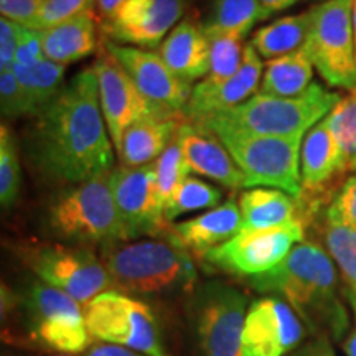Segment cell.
<instances>
[{
  "label": "cell",
  "instance_id": "obj_28",
  "mask_svg": "<svg viewBox=\"0 0 356 356\" xmlns=\"http://www.w3.org/2000/svg\"><path fill=\"white\" fill-rule=\"evenodd\" d=\"M12 70L19 79L20 86L24 88L30 113L35 118L60 95L65 86L63 79L66 66L58 65L47 58L32 66L13 65Z\"/></svg>",
  "mask_w": 356,
  "mask_h": 356
},
{
  "label": "cell",
  "instance_id": "obj_26",
  "mask_svg": "<svg viewBox=\"0 0 356 356\" xmlns=\"http://www.w3.org/2000/svg\"><path fill=\"white\" fill-rule=\"evenodd\" d=\"M310 32V10L287 15L261 26L252 33L249 44L266 60L289 55L299 50L307 42Z\"/></svg>",
  "mask_w": 356,
  "mask_h": 356
},
{
  "label": "cell",
  "instance_id": "obj_36",
  "mask_svg": "<svg viewBox=\"0 0 356 356\" xmlns=\"http://www.w3.org/2000/svg\"><path fill=\"white\" fill-rule=\"evenodd\" d=\"M0 108L2 114L8 119L32 115L24 88L20 86L13 70L0 73Z\"/></svg>",
  "mask_w": 356,
  "mask_h": 356
},
{
  "label": "cell",
  "instance_id": "obj_27",
  "mask_svg": "<svg viewBox=\"0 0 356 356\" xmlns=\"http://www.w3.org/2000/svg\"><path fill=\"white\" fill-rule=\"evenodd\" d=\"M24 305L26 328L58 318H84L81 304L60 289L48 286L43 280H33L25 293L19 297Z\"/></svg>",
  "mask_w": 356,
  "mask_h": 356
},
{
  "label": "cell",
  "instance_id": "obj_37",
  "mask_svg": "<svg viewBox=\"0 0 356 356\" xmlns=\"http://www.w3.org/2000/svg\"><path fill=\"white\" fill-rule=\"evenodd\" d=\"M327 211L356 229V173L341 181Z\"/></svg>",
  "mask_w": 356,
  "mask_h": 356
},
{
  "label": "cell",
  "instance_id": "obj_8",
  "mask_svg": "<svg viewBox=\"0 0 356 356\" xmlns=\"http://www.w3.org/2000/svg\"><path fill=\"white\" fill-rule=\"evenodd\" d=\"M89 335L147 356H168L154 310L131 296L109 291L84 305Z\"/></svg>",
  "mask_w": 356,
  "mask_h": 356
},
{
  "label": "cell",
  "instance_id": "obj_14",
  "mask_svg": "<svg viewBox=\"0 0 356 356\" xmlns=\"http://www.w3.org/2000/svg\"><path fill=\"white\" fill-rule=\"evenodd\" d=\"M185 0H121L108 19L101 20L102 37L137 48L160 47L184 15Z\"/></svg>",
  "mask_w": 356,
  "mask_h": 356
},
{
  "label": "cell",
  "instance_id": "obj_21",
  "mask_svg": "<svg viewBox=\"0 0 356 356\" xmlns=\"http://www.w3.org/2000/svg\"><path fill=\"white\" fill-rule=\"evenodd\" d=\"M184 115L154 114L134 122L124 132L121 144L115 149L122 167L149 165L167 150L175 139Z\"/></svg>",
  "mask_w": 356,
  "mask_h": 356
},
{
  "label": "cell",
  "instance_id": "obj_42",
  "mask_svg": "<svg viewBox=\"0 0 356 356\" xmlns=\"http://www.w3.org/2000/svg\"><path fill=\"white\" fill-rule=\"evenodd\" d=\"M296 356H337V355L332 348L330 341H328L325 337H320L315 341H312V343L304 346L299 353H296Z\"/></svg>",
  "mask_w": 356,
  "mask_h": 356
},
{
  "label": "cell",
  "instance_id": "obj_19",
  "mask_svg": "<svg viewBox=\"0 0 356 356\" xmlns=\"http://www.w3.org/2000/svg\"><path fill=\"white\" fill-rule=\"evenodd\" d=\"M210 38L203 24L186 17L159 47V55L178 78L191 84L210 71Z\"/></svg>",
  "mask_w": 356,
  "mask_h": 356
},
{
  "label": "cell",
  "instance_id": "obj_20",
  "mask_svg": "<svg viewBox=\"0 0 356 356\" xmlns=\"http://www.w3.org/2000/svg\"><path fill=\"white\" fill-rule=\"evenodd\" d=\"M243 231V216L239 204L229 198L220 207L211 208L197 218L173 225L170 236L186 251L204 256Z\"/></svg>",
  "mask_w": 356,
  "mask_h": 356
},
{
  "label": "cell",
  "instance_id": "obj_9",
  "mask_svg": "<svg viewBox=\"0 0 356 356\" xmlns=\"http://www.w3.org/2000/svg\"><path fill=\"white\" fill-rule=\"evenodd\" d=\"M24 259L48 286H53L88 305L101 293L113 289V280L91 249L65 244H35L25 249Z\"/></svg>",
  "mask_w": 356,
  "mask_h": 356
},
{
  "label": "cell",
  "instance_id": "obj_39",
  "mask_svg": "<svg viewBox=\"0 0 356 356\" xmlns=\"http://www.w3.org/2000/svg\"><path fill=\"white\" fill-rule=\"evenodd\" d=\"M43 3L44 0H0V13L3 19L32 26Z\"/></svg>",
  "mask_w": 356,
  "mask_h": 356
},
{
  "label": "cell",
  "instance_id": "obj_2",
  "mask_svg": "<svg viewBox=\"0 0 356 356\" xmlns=\"http://www.w3.org/2000/svg\"><path fill=\"white\" fill-rule=\"evenodd\" d=\"M249 284L259 292L284 297L307 327L322 337L340 338L348 328L333 259L317 243L297 244L279 266L249 277Z\"/></svg>",
  "mask_w": 356,
  "mask_h": 356
},
{
  "label": "cell",
  "instance_id": "obj_11",
  "mask_svg": "<svg viewBox=\"0 0 356 356\" xmlns=\"http://www.w3.org/2000/svg\"><path fill=\"white\" fill-rule=\"evenodd\" d=\"M304 238L305 225L297 220L269 229L241 231L203 257L228 274L254 277L279 266Z\"/></svg>",
  "mask_w": 356,
  "mask_h": 356
},
{
  "label": "cell",
  "instance_id": "obj_34",
  "mask_svg": "<svg viewBox=\"0 0 356 356\" xmlns=\"http://www.w3.org/2000/svg\"><path fill=\"white\" fill-rule=\"evenodd\" d=\"M155 168H157L160 197H162L163 207H165V202L170 198L173 190H175L178 184L184 181L191 172L177 136L175 139L172 140V144L167 147L165 152L155 160Z\"/></svg>",
  "mask_w": 356,
  "mask_h": 356
},
{
  "label": "cell",
  "instance_id": "obj_40",
  "mask_svg": "<svg viewBox=\"0 0 356 356\" xmlns=\"http://www.w3.org/2000/svg\"><path fill=\"white\" fill-rule=\"evenodd\" d=\"M42 60H44L43 32L42 30H35V29H30V26H25L24 38H22L19 50H17L15 65L32 66V65H37L38 61Z\"/></svg>",
  "mask_w": 356,
  "mask_h": 356
},
{
  "label": "cell",
  "instance_id": "obj_5",
  "mask_svg": "<svg viewBox=\"0 0 356 356\" xmlns=\"http://www.w3.org/2000/svg\"><path fill=\"white\" fill-rule=\"evenodd\" d=\"M51 234L79 246L127 241L111 191L109 173L65 190L53 200L47 213Z\"/></svg>",
  "mask_w": 356,
  "mask_h": 356
},
{
  "label": "cell",
  "instance_id": "obj_24",
  "mask_svg": "<svg viewBox=\"0 0 356 356\" xmlns=\"http://www.w3.org/2000/svg\"><path fill=\"white\" fill-rule=\"evenodd\" d=\"M322 238L325 251L337 262L348 287L351 304H356V229L346 225L323 208L310 222Z\"/></svg>",
  "mask_w": 356,
  "mask_h": 356
},
{
  "label": "cell",
  "instance_id": "obj_46",
  "mask_svg": "<svg viewBox=\"0 0 356 356\" xmlns=\"http://www.w3.org/2000/svg\"><path fill=\"white\" fill-rule=\"evenodd\" d=\"M58 356H71V355H58Z\"/></svg>",
  "mask_w": 356,
  "mask_h": 356
},
{
  "label": "cell",
  "instance_id": "obj_16",
  "mask_svg": "<svg viewBox=\"0 0 356 356\" xmlns=\"http://www.w3.org/2000/svg\"><path fill=\"white\" fill-rule=\"evenodd\" d=\"M304 333V325L286 300H254L244 325L243 356H284L300 343Z\"/></svg>",
  "mask_w": 356,
  "mask_h": 356
},
{
  "label": "cell",
  "instance_id": "obj_13",
  "mask_svg": "<svg viewBox=\"0 0 356 356\" xmlns=\"http://www.w3.org/2000/svg\"><path fill=\"white\" fill-rule=\"evenodd\" d=\"M92 68H95L97 86H99L101 111L115 149L121 144L124 132L134 122L140 121L147 115L175 114L159 108L147 99L134 84L131 76L124 71L122 66L102 47V43Z\"/></svg>",
  "mask_w": 356,
  "mask_h": 356
},
{
  "label": "cell",
  "instance_id": "obj_17",
  "mask_svg": "<svg viewBox=\"0 0 356 356\" xmlns=\"http://www.w3.org/2000/svg\"><path fill=\"white\" fill-rule=\"evenodd\" d=\"M262 74H264V65L259 53L248 43L244 48L241 68L233 78L220 84L200 81L193 88L184 113L185 121H198L207 115L225 113L246 102L249 97L256 95L257 88L261 86Z\"/></svg>",
  "mask_w": 356,
  "mask_h": 356
},
{
  "label": "cell",
  "instance_id": "obj_1",
  "mask_svg": "<svg viewBox=\"0 0 356 356\" xmlns=\"http://www.w3.org/2000/svg\"><path fill=\"white\" fill-rule=\"evenodd\" d=\"M113 145L95 68L89 66L37 115L26 139V154L47 180L78 185L113 172Z\"/></svg>",
  "mask_w": 356,
  "mask_h": 356
},
{
  "label": "cell",
  "instance_id": "obj_18",
  "mask_svg": "<svg viewBox=\"0 0 356 356\" xmlns=\"http://www.w3.org/2000/svg\"><path fill=\"white\" fill-rule=\"evenodd\" d=\"M177 139L191 172L211 178L225 188H246L244 173L236 165L228 149L207 127L184 121L178 127Z\"/></svg>",
  "mask_w": 356,
  "mask_h": 356
},
{
  "label": "cell",
  "instance_id": "obj_12",
  "mask_svg": "<svg viewBox=\"0 0 356 356\" xmlns=\"http://www.w3.org/2000/svg\"><path fill=\"white\" fill-rule=\"evenodd\" d=\"M109 185L127 241L140 236L167 238L170 234L155 163L114 168L109 173Z\"/></svg>",
  "mask_w": 356,
  "mask_h": 356
},
{
  "label": "cell",
  "instance_id": "obj_29",
  "mask_svg": "<svg viewBox=\"0 0 356 356\" xmlns=\"http://www.w3.org/2000/svg\"><path fill=\"white\" fill-rule=\"evenodd\" d=\"M270 19L261 0H215L203 29L207 33H229L246 38L257 22Z\"/></svg>",
  "mask_w": 356,
  "mask_h": 356
},
{
  "label": "cell",
  "instance_id": "obj_35",
  "mask_svg": "<svg viewBox=\"0 0 356 356\" xmlns=\"http://www.w3.org/2000/svg\"><path fill=\"white\" fill-rule=\"evenodd\" d=\"M96 0H44L42 10L30 29L48 30L51 26L63 24L65 20L78 15L88 8H95Z\"/></svg>",
  "mask_w": 356,
  "mask_h": 356
},
{
  "label": "cell",
  "instance_id": "obj_7",
  "mask_svg": "<svg viewBox=\"0 0 356 356\" xmlns=\"http://www.w3.org/2000/svg\"><path fill=\"white\" fill-rule=\"evenodd\" d=\"M304 48L328 86L355 91L353 0H323L312 7L310 32Z\"/></svg>",
  "mask_w": 356,
  "mask_h": 356
},
{
  "label": "cell",
  "instance_id": "obj_31",
  "mask_svg": "<svg viewBox=\"0 0 356 356\" xmlns=\"http://www.w3.org/2000/svg\"><path fill=\"white\" fill-rule=\"evenodd\" d=\"M210 38V71L203 79L208 84H220L233 78L241 68L244 38L229 33H207Z\"/></svg>",
  "mask_w": 356,
  "mask_h": 356
},
{
  "label": "cell",
  "instance_id": "obj_44",
  "mask_svg": "<svg viewBox=\"0 0 356 356\" xmlns=\"http://www.w3.org/2000/svg\"><path fill=\"white\" fill-rule=\"evenodd\" d=\"M121 0H96L97 12H99V20L108 19L109 15H113V12L118 8Z\"/></svg>",
  "mask_w": 356,
  "mask_h": 356
},
{
  "label": "cell",
  "instance_id": "obj_15",
  "mask_svg": "<svg viewBox=\"0 0 356 356\" xmlns=\"http://www.w3.org/2000/svg\"><path fill=\"white\" fill-rule=\"evenodd\" d=\"M102 47L122 66L147 99L159 108L184 115L193 89L168 68L159 53L119 44L108 38L102 40Z\"/></svg>",
  "mask_w": 356,
  "mask_h": 356
},
{
  "label": "cell",
  "instance_id": "obj_3",
  "mask_svg": "<svg viewBox=\"0 0 356 356\" xmlns=\"http://www.w3.org/2000/svg\"><path fill=\"white\" fill-rule=\"evenodd\" d=\"M101 261L114 291L126 296H162L193 289L197 269L190 252L170 234L162 239L122 241L102 248Z\"/></svg>",
  "mask_w": 356,
  "mask_h": 356
},
{
  "label": "cell",
  "instance_id": "obj_47",
  "mask_svg": "<svg viewBox=\"0 0 356 356\" xmlns=\"http://www.w3.org/2000/svg\"><path fill=\"white\" fill-rule=\"evenodd\" d=\"M322 2H323V0H322Z\"/></svg>",
  "mask_w": 356,
  "mask_h": 356
},
{
  "label": "cell",
  "instance_id": "obj_4",
  "mask_svg": "<svg viewBox=\"0 0 356 356\" xmlns=\"http://www.w3.org/2000/svg\"><path fill=\"white\" fill-rule=\"evenodd\" d=\"M193 122L211 131L228 149L246 177V188L269 186L300 198V150L305 134L259 136L234 126L221 114L207 115Z\"/></svg>",
  "mask_w": 356,
  "mask_h": 356
},
{
  "label": "cell",
  "instance_id": "obj_43",
  "mask_svg": "<svg viewBox=\"0 0 356 356\" xmlns=\"http://www.w3.org/2000/svg\"><path fill=\"white\" fill-rule=\"evenodd\" d=\"M299 2L300 0H261L262 7L266 8V12L269 13V17H273L274 13L287 10V8L293 7L296 3H299Z\"/></svg>",
  "mask_w": 356,
  "mask_h": 356
},
{
  "label": "cell",
  "instance_id": "obj_38",
  "mask_svg": "<svg viewBox=\"0 0 356 356\" xmlns=\"http://www.w3.org/2000/svg\"><path fill=\"white\" fill-rule=\"evenodd\" d=\"M25 26L15 22L3 19L0 20V73L10 71L15 65L17 50L24 38Z\"/></svg>",
  "mask_w": 356,
  "mask_h": 356
},
{
  "label": "cell",
  "instance_id": "obj_25",
  "mask_svg": "<svg viewBox=\"0 0 356 356\" xmlns=\"http://www.w3.org/2000/svg\"><path fill=\"white\" fill-rule=\"evenodd\" d=\"M314 78V63L304 47L289 55L267 61L259 92L279 97L304 95Z\"/></svg>",
  "mask_w": 356,
  "mask_h": 356
},
{
  "label": "cell",
  "instance_id": "obj_30",
  "mask_svg": "<svg viewBox=\"0 0 356 356\" xmlns=\"http://www.w3.org/2000/svg\"><path fill=\"white\" fill-rule=\"evenodd\" d=\"M222 197L221 190L195 177L180 181L163 207V216L168 222L191 211L216 208Z\"/></svg>",
  "mask_w": 356,
  "mask_h": 356
},
{
  "label": "cell",
  "instance_id": "obj_45",
  "mask_svg": "<svg viewBox=\"0 0 356 356\" xmlns=\"http://www.w3.org/2000/svg\"><path fill=\"white\" fill-rule=\"evenodd\" d=\"M353 32H355V43H356V0H353Z\"/></svg>",
  "mask_w": 356,
  "mask_h": 356
},
{
  "label": "cell",
  "instance_id": "obj_41",
  "mask_svg": "<svg viewBox=\"0 0 356 356\" xmlns=\"http://www.w3.org/2000/svg\"><path fill=\"white\" fill-rule=\"evenodd\" d=\"M86 356H147V355H142L139 351L126 348V346H121V345L104 343V345L92 346V348L88 351Z\"/></svg>",
  "mask_w": 356,
  "mask_h": 356
},
{
  "label": "cell",
  "instance_id": "obj_32",
  "mask_svg": "<svg viewBox=\"0 0 356 356\" xmlns=\"http://www.w3.org/2000/svg\"><path fill=\"white\" fill-rule=\"evenodd\" d=\"M327 121L340 147L343 173H356V89L338 101Z\"/></svg>",
  "mask_w": 356,
  "mask_h": 356
},
{
  "label": "cell",
  "instance_id": "obj_23",
  "mask_svg": "<svg viewBox=\"0 0 356 356\" xmlns=\"http://www.w3.org/2000/svg\"><path fill=\"white\" fill-rule=\"evenodd\" d=\"M243 231L269 229L300 220L297 198L275 188H251L239 195Z\"/></svg>",
  "mask_w": 356,
  "mask_h": 356
},
{
  "label": "cell",
  "instance_id": "obj_33",
  "mask_svg": "<svg viewBox=\"0 0 356 356\" xmlns=\"http://www.w3.org/2000/svg\"><path fill=\"white\" fill-rule=\"evenodd\" d=\"M22 188V168L15 139L10 129H0V202L2 207L12 208L19 200Z\"/></svg>",
  "mask_w": 356,
  "mask_h": 356
},
{
  "label": "cell",
  "instance_id": "obj_10",
  "mask_svg": "<svg viewBox=\"0 0 356 356\" xmlns=\"http://www.w3.org/2000/svg\"><path fill=\"white\" fill-rule=\"evenodd\" d=\"M246 296L229 284L207 282L191 304L195 335L203 356H243Z\"/></svg>",
  "mask_w": 356,
  "mask_h": 356
},
{
  "label": "cell",
  "instance_id": "obj_22",
  "mask_svg": "<svg viewBox=\"0 0 356 356\" xmlns=\"http://www.w3.org/2000/svg\"><path fill=\"white\" fill-rule=\"evenodd\" d=\"M99 15L88 8L63 24L43 30V55L58 65H70L92 55L97 50Z\"/></svg>",
  "mask_w": 356,
  "mask_h": 356
},
{
  "label": "cell",
  "instance_id": "obj_6",
  "mask_svg": "<svg viewBox=\"0 0 356 356\" xmlns=\"http://www.w3.org/2000/svg\"><path fill=\"white\" fill-rule=\"evenodd\" d=\"M340 99L338 92L312 83L300 96L279 97L256 92L243 104L216 114L252 134L287 137L310 131L332 113Z\"/></svg>",
  "mask_w": 356,
  "mask_h": 356
}]
</instances>
